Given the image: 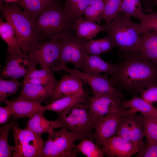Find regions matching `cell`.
<instances>
[{
  "instance_id": "1",
  "label": "cell",
  "mask_w": 157,
  "mask_h": 157,
  "mask_svg": "<svg viewBox=\"0 0 157 157\" xmlns=\"http://www.w3.org/2000/svg\"><path fill=\"white\" fill-rule=\"evenodd\" d=\"M115 64V72L110 79L117 90L135 94L157 85V65L139 52L122 53L119 62Z\"/></svg>"
},
{
  "instance_id": "2",
  "label": "cell",
  "mask_w": 157,
  "mask_h": 157,
  "mask_svg": "<svg viewBox=\"0 0 157 157\" xmlns=\"http://www.w3.org/2000/svg\"><path fill=\"white\" fill-rule=\"evenodd\" d=\"M0 10L2 17L13 26L18 46L26 53L41 40L29 14L15 3H8L0 0Z\"/></svg>"
},
{
  "instance_id": "3",
  "label": "cell",
  "mask_w": 157,
  "mask_h": 157,
  "mask_svg": "<svg viewBox=\"0 0 157 157\" xmlns=\"http://www.w3.org/2000/svg\"><path fill=\"white\" fill-rule=\"evenodd\" d=\"M131 17L120 12L114 19L103 25L104 32L121 53L140 51L141 38L139 24L133 22Z\"/></svg>"
},
{
  "instance_id": "4",
  "label": "cell",
  "mask_w": 157,
  "mask_h": 157,
  "mask_svg": "<svg viewBox=\"0 0 157 157\" xmlns=\"http://www.w3.org/2000/svg\"><path fill=\"white\" fill-rule=\"evenodd\" d=\"M63 2L45 10L33 21L41 40L46 39L59 40L66 35L74 33V22L67 16Z\"/></svg>"
},
{
  "instance_id": "5",
  "label": "cell",
  "mask_w": 157,
  "mask_h": 157,
  "mask_svg": "<svg viewBox=\"0 0 157 157\" xmlns=\"http://www.w3.org/2000/svg\"><path fill=\"white\" fill-rule=\"evenodd\" d=\"M56 113L57 119L63 127L74 133L79 140H94V123L90 115L88 104L79 103Z\"/></svg>"
},
{
  "instance_id": "6",
  "label": "cell",
  "mask_w": 157,
  "mask_h": 157,
  "mask_svg": "<svg viewBox=\"0 0 157 157\" xmlns=\"http://www.w3.org/2000/svg\"><path fill=\"white\" fill-rule=\"evenodd\" d=\"M44 141L41 157H76L80 152L75 141L79 140L73 132L64 127L50 131Z\"/></svg>"
},
{
  "instance_id": "7",
  "label": "cell",
  "mask_w": 157,
  "mask_h": 157,
  "mask_svg": "<svg viewBox=\"0 0 157 157\" xmlns=\"http://www.w3.org/2000/svg\"><path fill=\"white\" fill-rule=\"evenodd\" d=\"M12 134L15 143L13 157H41L44 141L41 135L26 127L20 128L17 122L13 123Z\"/></svg>"
},
{
  "instance_id": "8",
  "label": "cell",
  "mask_w": 157,
  "mask_h": 157,
  "mask_svg": "<svg viewBox=\"0 0 157 157\" xmlns=\"http://www.w3.org/2000/svg\"><path fill=\"white\" fill-rule=\"evenodd\" d=\"M87 41L74 33L66 35L59 40L60 51L58 62L63 66L72 63L77 69L83 71L84 61L88 54L85 48Z\"/></svg>"
},
{
  "instance_id": "9",
  "label": "cell",
  "mask_w": 157,
  "mask_h": 157,
  "mask_svg": "<svg viewBox=\"0 0 157 157\" xmlns=\"http://www.w3.org/2000/svg\"><path fill=\"white\" fill-rule=\"evenodd\" d=\"M51 68L53 71L63 70L74 74L88 83L92 89V96L103 93H112L124 99L123 94L113 85L107 73L103 75L90 74L82 72L78 69L69 68L56 61L52 65Z\"/></svg>"
},
{
  "instance_id": "10",
  "label": "cell",
  "mask_w": 157,
  "mask_h": 157,
  "mask_svg": "<svg viewBox=\"0 0 157 157\" xmlns=\"http://www.w3.org/2000/svg\"><path fill=\"white\" fill-rule=\"evenodd\" d=\"M60 51L59 40H50L41 41L31 47L26 53L33 66L36 67L39 64L41 69L52 72V65L58 60Z\"/></svg>"
},
{
  "instance_id": "11",
  "label": "cell",
  "mask_w": 157,
  "mask_h": 157,
  "mask_svg": "<svg viewBox=\"0 0 157 157\" xmlns=\"http://www.w3.org/2000/svg\"><path fill=\"white\" fill-rule=\"evenodd\" d=\"M122 99L112 93H103L89 97V112L94 124L100 117L117 111L122 105Z\"/></svg>"
},
{
  "instance_id": "12",
  "label": "cell",
  "mask_w": 157,
  "mask_h": 157,
  "mask_svg": "<svg viewBox=\"0 0 157 157\" xmlns=\"http://www.w3.org/2000/svg\"><path fill=\"white\" fill-rule=\"evenodd\" d=\"M126 110L122 104L117 111L100 117L95 122L94 140L99 147H101L105 141L116 134L119 121Z\"/></svg>"
},
{
  "instance_id": "13",
  "label": "cell",
  "mask_w": 157,
  "mask_h": 157,
  "mask_svg": "<svg viewBox=\"0 0 157 157\" xmlns=\"http://www.w3.org/2000/svg\"><path fill=\"white\" fill-rule=\"evenodd\" d=\"M32 66H34L31 64L26 53L22 51L8 53L4 66L1 69L0 77L19 80L26 76L29 69Z\"/></svg>"
},
{
  "instance_id": "14",
  "label": "cell",
  "mask_w": 157,
  "mask_h": 157,
  "mask_svg": "<svg viewBox=\"0 0 157 157\" xmlns=\"http://www.w3.org/2000/svg\"><path fill=\"white\" fill-rule=\"evenodd\" d=\"M69 74L62 75L61 79L54 89L52 95L44 101L46 104L63 97L85 93L83 87L84 81L75 75Z\"/></svg>"
},
{
  "instance_id": "15",
  "label": "cell",
  "mask_w": 157,
  "mask_h": 157,
  "mask_svg": "<svg viewBox=\"0 0 157 157\" xmlns=\"http://www.w3.org/2000/svg\"><path fill=\"white\" fill-rule=\"evenodd\" d=\"M100 148L104 155L109 157H131L141 149L116 134L105 141Z\"/></svg>"
},
{
  "instance_id": "16",
  "label": "cell",
  "mask_w": 157,
  "mask_h": 157,
  "mask_svg": "<svg viewBox=\"0 0 157 157\" xmlns=\"http://www.w3.org/2000/svg\"><path fill=\"white\" fill-rule=\"evenodd\" d=\"M3 102L11 109L13 120L25 117L29 118L37 113H44L45 110L41 103L33 100L21 99L10 101L6 99Z\"/></svg>"
},
{
  "instance_id": "17",
  "label": "cell",
  "mask_w": 157,
  "mask_h": 157,
  "mask_svg": "<svg viewBox=\"0 0 157 157\" xmlns=\"http://www.w3.org/2000/svg\"><path fill=\"white\" fill-rule=\"evenodd\" d=\"M22 88L18 96L11 101L25 99L33 100L41 103L51 97L53 90L42 85L32 84L22 81Z\"/></svg>"
},
{
  "instance_id": "18",
  "label": "cell",
  "mask_w": 157,
  "mask_h": 157,
  "mask_svg": "<svg viewBox=\"0 0 157 157\" xmlns=\"http://www.w3.org/2000/svg\"><path fill=\"white\" fill-rule=\"evenodd\" d=\"M115 64H111L104 61L100 56L88 54L83 62V72L94 74L107 73L111 76L115 74Z\"/></svg>"
},
{
  "instance_id": "19",
  "label": "cell",
  "mask_w": 157,
  "mask_h": 157,
  "mask_svg": "<svg viewBox=\"0 0 157 157\" xmlns=\"http://www.w3.org/2000/svg\"><path fill=\"white\" fill-rule=\"evenodd\" d=\"M41 112L36 113L28 118L27 127L28 129L39 135L48 133L52 130L63 127L60 122L57 119L49 121L46 119Z\"/></svg>"
},
{
  "instance_id": "20",
  "label": "cell",
  "mask_w": 157,
  "mask_h": 157,
  "mask_svg": "<svg viewBox=\"0 0 157 157\" xmlns=\"http://www.w3.org/2000/svg\"><path fill=\"white\" fill-rule=\"evenodd\" d=\"M62 2V0H19L17 4L29 14L33 21L43 11Z\"/></svg>"
},
{
  "instance_id": "21",
  "label": "cell",
  "mask_w": 157,
  "mask_h": 157,
  "mask_svg": "<svg viewBox=\"0 0 157 157\" xmlns=\"http://www.w3.org/2000/svg\"><path fill=\"white\" fill-rule=\"evenodd\" d=\"M73 29L77 36L88 40L92 39L100 32L104 31V27L87 21L81 16L74 22Z\"/></svg>"
},
{
  "instance_id": "22",
  "label": "cell",
  "mask_w": 157,
  "mask_h": 157,
  "mask_svg": "<svg viewBox=\"0 0 157 157\" xmlns=\"http://www.w3.org/2000/svg\"><path fill=\"white\" fill-rule=\"evenodd\" d=\"M141 37L139 52L144 58L157 65V33H143Z\"/></svg>"
},
{
  "instance_id": "23",
  "label": "cell",
  "mask_w": 157,
  "mask_h": 157,
  "mask_svg": "<svg viewBox=\"0 0 157 157\" xmlns=\"http://www.w3.org/2000/svg\"><path fill=\"white\" fill-rule=\"evenodd\" d=\"M89 97L85 93L79 95L66 96L59 99L44 106L45 110L53 111L56 113L81 103L88 105Z\"/></svg>"
},
{
  "instance_id": "24",
  "label": "cell",
  "mask_w": 157,
  "mask_h": 157,
  "mask_svg": "<svg viewBox=\"0 0 157 157\" xmlns=\"http://www.w3.org/2000/svg\"><path fill=\"white\" fill-rule=\"evenodd\" d=\"M123 106L134 114L140 112L143 115L157 118V108L146 102L141 97L134 95L129 100H124Z\"/></svg>"
},
{
  "instance_id": "25",
  "label": "cell",
  "mask_w": 157,
  "mask_h": 157,
  "mask_svg": "<svg viewBox=\"0 0 157 157\" xmlns=\"http://www.w3.org/2000/svg\"><path fill=\"white\" fill-rule=\"evenodd\" d=\"M114 47V44L107 34L100 39L87 40L85 45L88 54L98 56L112 51Z\"/></svg>"
},
{
  "instance_id": "26",
  "label": "cell",
  "mask_w": 157,
  "mask_h": 157,
  "mask_svg": "<svg viewBox=\"0 0 157 157\" xmlns=\"http://www.w3.org/2000/svg\"><path fill=\"white\" fill-rule=\"evenodd\" d=\"M0 36L6 44L8 53L22 51L18 46L13 26L8 22H4L1 18L0 19Z\"/></svg>"
},
{
  "instance_id": "27",
  "label": "cell",
  "mask_w": 157,
  "mask_h": 157,
  "mask_svg": "<svg viewBox=\"0 0 157 157\" xmlns=\"http://www.w3.org/2000/svg\"><path fill=\"white\" fill-rule=\"evenodd\" d=\"M65 13L68 18L74 22L82 16L91 0H62Z\"/></svg>"
},
{
  "instance_id": "28",
  "label": "cell",
  "mask_w": 157,
  "mask_h": 157,
  "mask_svg": "<svg viewBox=\"0 0 157 157\" xmlns=\"http://www.w3.org/2000/svg\"><path fill=\"white\" fill-rule=\"evenodd\" d=\"M104 9V0H91L83 14L84 19L99 24L103 19Z\"/></svg>"
},
{
  "instance_id": "29",
  "label": "cell",
  "mask_w": 157,
  "mask_h": 157,
  "mask_svg": "<svg viewBox=\"0 0 157 157\" xmlns=\"http://www.w3.org/2000/svg\"><path fill=\"white\" fill-rule=\"evenodd\" d=\"M131 129V142L141 149L144 144L143 139L145 136L142 114L132 115Z\"/></svg>"
},
{
  "instance_id": "30",
  "label": "cell",
  "mask_w": 157,
  "mask_h": 157,
  "mask_svg": "<svg viewBox=\"0 0 157 157\" xmlns=\"http://www.w3.org/2000/svg\"><path fill=\"white\" fill-rule=\"evenodd\" d=\"M119 12L140 20L145 13L140 0H122Z\"/></svg>"
},
{
  "instance_id": "31",
  "label": "cell",
  "mask_w": 157,
  "mask_h": 157,
  "mask_svg": "<svg viewBox=\"0 0 157 157\" xmlns=\"http://www.w3.org/2000/svg\"><path fill=\"white\" fill-rule=\"evenodd\" d=\"M14 120L0 128V157H11L15 147L10 145L8 142L9 131L12 128Z\"/></svg>"
},
{
  "instance_id": "32",
  "label": "cell",
  "mask_w": 157,
  "mask_h": 157,
  "mask_svg": "<svg viewBox=\"0 0 157 157\" xmlns=\"http://www.w3.org/2000/svg\"><path fill=\"white\" fill-rule=\"evenodd\" d=\"M22 82H19L18 80L10 79L5 80L0 78V102L4 101L12 94H17V92L22 85Z\"/></svg>"
},
{
  "instance_id": "33",
  "label": "cell",
  "mask_w": 157,
  "mask_h": 157,
  "mask_svg": "<svg viewBox=\"0 0 157 157\" xmlns=\"http://www.w3.org/2000/svg\"><path fill=\"white\" fill-rule=\"evenodd\" d=\"M76 147L80 152L87 157H104L103 152L92 140L88 139L81 140Z\"/></svg>"
},
{
  "instance_id": "34",
  "label": "cell",
  "mask_w": 157,
  "mask_h": 157,
  "mask_svg": "<svg viewBox=\"0 0 157 157\" xmlns=\"http://www.w3.org/2000/svg\"><path fill=\"white\" fill-rule=\"evenodd\" d=\"M104 9L103 19L108 23L114 19L120 13L122 0H104Z\"/></svg>"
},
{
  "instance_id": "35",
  "label": "cell",
  "mask_w": 157,
  "mask_h": 157,
  "mask_svg": "<svg viewBox=\"0 0 157 157\" xmlns=\"http://www.w3.org/2000/svg\"><path fill=\"white\" fill-rule=\"evenodd\" d=\"M142 115L145 136L147 139L157 142V118Z\"/></svg>"
},
{
  "instance_id": "36",
  "label": "cell",
  "mask_w": 157,
  "mask_h": 157,
  "mask_svg": "<svg viewBox=\"0 0 157 157\" xmlns=\"http://www.w3.org/2000/svg\"><path fill=\"white\" fill-rule=\"evenodd\" d=\"M141 34L146 32L157 33V11L144 14L140 20Z\"/></svg>"
},
{
  "instance_id": "37",
  "label": "cell",
  "mask_w": 157,
  "mask_h": 157,
  "mask_svg": "<svg viewBox=\"0 0 157 157\" xmlns=\"http://www.w3.org/2000/svg\"><path fill=\"white\" fill-rule=\"evenodd\" d=\"M132 115H134L126 114L123 113L119 121L116 133L117 135L130 142V131Z\"/></svg>"
},
{
  "instance_id": "38",
  "label": "cell",
  "mask_w": 157,
  "mask_h": 157,
  "mask_svg": "<svg viewBox=\"0 0 157 157\" xmlns=\"http://www.w3.org/2000/svg\"><path fill=\"white\" fill-rule=\"evenodd\" d=\"M136 157H157V142L146 139Z\"/></svg>"
},
{
  "instance_id": "39",
  "label": "cell",
  "mask_w": 157,
  "mask_h": 157,
  "mask_svg": "<svg viewBox=\"0 0 157 157\" xmlns=\"http://www.w3.org/2000/svg\"><path fill=\"white\" fill-rule=\"evenodd\" d=\"M23 81L32 84L44 86L53 90L59 82L55 78H24Z\"/></svg>"
},
{
  "instance_id": "40",
  "label": "cell",
  "mask_w": 157,
  "mask_h": 157,
  "mask_svg": "<svg viewBox=\"0 0 157 157\" xmlns=\"http://www.w3.org/2000/svg\"><path fill=\"white\" fill-rule=\"evenodd\" d=\"M55 78L53 72H50L41 69H37L36 67L31 66L29 69L26 76V78Z\"/></svg>"
},
{
  "instance_id": "41",
  "label": "cell",
  "mask_w": 157,
  "mask_h": 157,
  "mask_svg": "<svg viewBox=\"0 0 157 157\" xmlns=\"http://www.w3.org/2000/svg\"><path fill=\"white\" fill-rule=\"evenodd\" d=\"M141 97L149 103H157V85L144 89L140 92Z\"/></svg>"
},
{
  "instance_id": "42",
  "label": "cell",
  "mask_w": 157,
  "mask_h": 157,
  "mask_svg": "<svg viewBox=\"0 0 157 157\" xmlns=\"http://www.w3.org/2000/svg\"><path fill=\"white\" fill-rule=\"evenodd\" d=\"M13 112L11 108L6 105L4 107H0V124H3L9 120Z\"/></svg>"
},
{
  "instance_id": "43",
  "label": "cell",
  "mask_w": 157,
  "mask_h": 157,
  "mask_svg": "<svg viewBox=\"0 0 157 157\" xmlns=\"http://www.w3.org/2000/svg\"><path fill=\"white\" fill-rule=\"evenodd\" d=\"M154 0H143V12L149 13L154 11V7L153 2Z\"/></svg>"
},
{
  "instance_id": "44",
  "label": "cell",
  "mask_w": 157,
  "mask_h": 157,
  "mask_svg": "<svg viewBox=\"0 0 157 157\" xmlns=\"http://www.w3.org/2000/svg\"><path fill=\"white\" fill-rule=\"evenodd\" d=\"M5 2L8 3H17L19 0H1Z\"/></svg>"
},
{
  "instance_id": "45",
  "label": "cell",
  "mask_w": 157,
  "mask_h": 157,
  "mask_svg": "<svg viewBox=\"0 0 157 157\" xmlns=\"http://www.w3.org/2000/svg\"><path fill=\"white\" fill-rule=\"evenodd\" d=\"M153 5L154 7L155 6H157V0H154Z\"/></svg>"
}]
</instances>
